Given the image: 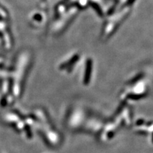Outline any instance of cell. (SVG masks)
Returning <instances> with one entry per match:
<instances>
[{
    "instance_id": "obj_10",
    "label": "cell",
    "mask_w": 153,
    "mask_h": 153,
    "mask_svg": "<svg viewBox=\"0 0 153 153\" xmlns=\"http://www.w3.org/2000/svg\"><path fill=\"white\" fill-rule=\"evenodd\" d=\"M38 5H39L40 9L41 10H45L48 7V0H38Z\"/></svg>"
},
{
    "instance_id": "obj_5",
    "label": "cell",
    "mask_w": 153,
    "mask_h": 153,
    "mask_svg": "<svg viewBox=\"0 0 153 153\" xmlns=\"http://www.w3.org/2000/svg\"><path fill=\"white\" fill-rule=\"evenodd\" d=\"M80 59H81V55L79 53H73L69 58L60 63L59 65V69L63 72H71L79 62Z\"/></svg>"
},
{
    "instance_id": "obj_11",
    "label": "cell",
    "mask_w": 153,
    "mask_h": 153,
    "mask_svg": "<svg viewBox=\"0 0 153 153\" xmlns=\"http://www.w3.org/2000/svg\"><path fill=\"white\" fill-rule=\"evenodd\" d=\"M67 2H68L70 4H75L76 0H65Z\"/></svg>"
},
{
    "instance_id": "obj_4",
    "label": "cell",
    "mask_w": 153,
    "mask_h": 153,
    "mask_svg": "<svg viewBox=\"0 0 153 153\" xmlns=\"http://www.w3.org/2000/svg\"><path fill=\"white\" fill-rule=\"evenodd\" d=\"M88 8L91 7L99 18H106L117 9L113 0H87Z\"/></svg>"
},
{
    "instance_id": "obj_1",
    "label": "cell",
    "mask_w": 153,
    "mask_h": 153,
    "mask_svg": "<svg viewBox=\"0 0 153 153\" xmlns=\"http://www.w3.org/2000/svg\"><path fill=\"white\" fill-rule=\"evenodd\" d=\"M133 7V4L123 6L106 17V21L103 25L100 35L101 41H107L116 33L120 25L125 22L126 19L131 13Z\"/></svg>"
},
{
    "instance_id": "obj_2",
    "label": "cell",
    "mask_w": 153,
    "mask_h": 153,
    "mask_svg": "<svg viewBox=\"0 0 153 153\" xmlns=\"http://www.w3.org/2000/svg\"><path fill=\"white\" fill-rule=\"evenodd\" d=\"M32 53L28 50H23L16 56L14 66V87L16 92L20 91L32 62Z\"/></svg>"
},
{
    "instance_id": "obj_8",
    "label": "cell",
    "mask_w": 153,
    "mask_h": 153,
    "mask_svg": "<svg viewBox=\"0 0 153 153\" xmlns=\"http://www.w3.org/2000/svg\"><path fill=\"white\" fill-rule=\"evenodd\" d=\"M70 5L72 4H70L68 2H67L65 0H62V1L57 3V4L55 5L54 9L55 18V17L60 16L61 14H63V13L69 8V7H70Z\"/></svg>"
},
{
    "instance_id": "obj_3",
    "label": "cell",
    "mask_w": 153,
    "mask_h": 153,
    "mask_svg": "<svg viewBox=\"0 0 153 153\" xmlns=\"http://www.w3.org/2000/svg\"><path fill=\"white\" fill-rule=\"evenodd\" d=\"M79 9L75 4L70 5L60 16L55 17L51 26V31L54 34H60L64 31L79 13Z\"/></svg>"
},
{
    "instance_id": "obj_6",
    "label": "cell",
    "mask_w": 153,
    "mask_h": 153,
    "mask_svg": "<svg viewBox=\"0 0 153 153\" xmlns=\"http://www.w3.org/2000/svg\"><path fill=\"white\" fill-rule=\"evenodd\" d=\"M46 19V14L43 10L36 11L30 15L29 23L33 27L39 28L45 24Z\"/></svg>"
},
{
    "instance_id": "obj_9",
    "label": "cell",
    "mask_w": 153,
    "mask_h": 153,
    "mask_svg": "<svg viewBox=\"0 0 153 153\" xmlns=\"http://www.w3.org/2000/svg\"><path fill=\"white\" fill-rule=\"evenodd\" d=\"M116 4L117 9L128 4H135L136 0H113Z\"/></svg>"
},
{
    "instance_id": "obj_7",
    "label": "cell",
    "mask_w": 153,
    "mask_h": 153,
    "mask_svg": "<svg viewBox=\"0 0 153 153\" xmlns=\"http://www.w3.org/2000/svg\"><path fill=\"white\" fill-rule=\"evenodd\" d=\"M93 70V61L91 58H87L85 62V72H84V82L88 83L90 79Z\"/></svg>"
}]
</instances>
